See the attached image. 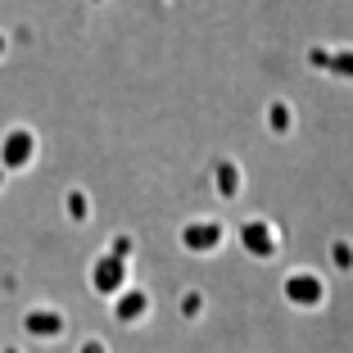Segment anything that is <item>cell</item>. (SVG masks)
<instances>
[{"label":"cell","instance_id":"16","mask_svg":"<svg viewBox=\"0 0 353 353\" xmlns=\"http://www.w3.org/2000/svg\"><path fill=\"white\" fill-rule=\"evenodd\" d=\"M82 353H104V344H100V340H86V344H82Z\"/></svg>","mask_w":353,"mask_h":353},{"label":"cell","instance_id":"18","mask_svg":"<svg viewBox=\"0 0 353 353\" xmlns=\"http://www.w3.org/2000/svg\"><path fill=\"white\" fill-rule=\"evenodd\" d=\"M0 54H5V37H0Z\"/></svg>","mask_w":353,"mask_h":353},{"label":"cell","instance_id":"1","mask_svg":"<svg viewBox=\"0 0 353 353\" xmlns=\"http://www.w3.org/2000/svg\"><path fill=\"white\" fill-rule=\"evenodd\" d=\"M32 159H37V136L28 132V127H14L5 141H0V168L10 172V168H28Z\"/></svg>","mask_w":353,"mask_h":353},{"label":"cell","instance_id":"8","mask_svg":"<svg viewBox=\"0 0 353 353\" xmlns=\"http://www.w3.org/2000/svg\"><path fill=\"white\" fill-rule=\"evenodd\" d=\"M213 186H218L222 199H236L240 195V168L231 163V159H218V163H213Z\"/></svg>","mask_w":353,"mask_h":353},{"label":"cell","instance_id":"5","mask_svg":"<svg viewBox=\"0 0 353 353\" xmlns=\"http://www.w3.org/2000/svg\"><path fill=\"white\" fill-rule=\"evenodd\" d=\"M285 299L312 308V303L326 299V290H322V281L312 276V272H290V276H285Z\"/></svg>","mask_w":353,"mask_h":353},{"label":"cell","instance_id":"10","mask_svg":"<svg viewBox=\"0 0 353 353\" xmlns=\"http://www.w3.org/2000/svg\"><path fill=\"white\" fill-rule=\"evenodd\" d=\"M290 123H294L290 104H285V100H272V109H268V127H272L276 136H285V132H290Z\"/></svg>","mask_w":353,"mask_h":353},{"label":"cell","instance_id":"11","mask_svg":"<svg viewBox=\"0 0 353 353\" xmlns=\"http://www.w3.org/2000/svg\"><path fill=\"white\" fill-rule=\"evenodd\" d=\"M331 259H335V268H340V272H353V245H349V240H335Z\"/></svg>","mask_w":353,"mask_h":353},{"label":"cell","instance_id":"7","mask_svg":"<svg viewBox=\"0 0 353 353\" xmlns=\"http://www.w3.org/2000/svg\"><path fill=\"white\" fill-rule=\"evenodd\" d=\"M114 312H118V322H127V326L141 322V317L150 312V294L141 290V285H136V290H127L123 299H118V308H114Z\"/></svg>","mask_w":353,"mask_h":353},{"label":"cell","instance_id":"3","mask_svg":"<svg viewBox=\"0 0 353 353\" xmlns=\"http://www.w3.org/2000/svg\"><path fill=\"white\" fill-rule=\"evenodd\" d=\"M176 236H181V245H186L190 254H213L227 231H222V222H186Z\"/></svg>","mask_w":353,"mask_h":353},{"label":"cell","instance_id":"12","mask_svg":"<svg viewBox=\"0 0 353 353\" xmlns=\"http://www.w3.org/2000/svg\"><path fill=\"white\" fill-rule=\"evenodd\" d=\"M331 68L340 77H353V54H331Z\"/></svg>","mask_w":353,"mask_h":353},{"label":"cell","instance_id":"6","mask_svg":"<svg viewBox=\"0 0 353 353\" xmlns=\"http://www.w3.org/2000/svg\"><path fill=\"white\" fill-rule=\"evenodd\" d=\"M63 312H54V308H32L28 317H23V331L28 335H41V340H54V335H63Z\"/></svg>","mask_w":353,"mask_h":353},{"label":"cell","instance_id":"15","mask_svg":"<svg viewBox=\"0 0 353 353\" xmlns=\"http://www.w3.org/2000/svg\"><path fill=\"white\" fill-rule=\"evenodd\" d=\"M308 63H322V68H331V54H326V50H308Z\"/></svg>","mask_w":353,"mask_h":353},{"label":"cell","instance_id":"13","mask_svg":"<svg viewBox=\"0 0 353 353\" xmlns=\"http://www.w3.org/2000/svg\"><path fill=\"white\" fill-rule=\"evenodd\" d=\"M181 308H186V317H199V308H204V299H199V290H190L186 299H181Z\"/></svg>","mask_w":353,"mask_h":353},{"label":"cell","instance_id":"9","mask_svg":"<svg viewBox=\"0 0 353 353\" xmlns=\"http://www.w3.org/2000/svg\"><path fill=\"white\" fill-rule=\"evenodd\" d=\"M63 213H68V222L82 227V222L91 218V199H86L82 190H68V195H63Z\"/></svg>","mask_w":353,"mask_h":353},{"label":"cell","instance_id":"14","mask_svg":"<svg viewBox=\"0 0 353 353\" xmlns=\"http://www.w3.org/2000/svg\"><path fill=\"white\" fill-rule=\"evenodd\" d=\"M109 254H118V259H127V254H132V236H118V240H114V250H109Z\"/></svg>","mask_w":353,"mask_h":353},{"label":"cell","instance_id":"4","mask_svg":"<svg viewBox=\"0 0 353 353\" xmlns=\"http://www.w3.org/2000/svg\"><path fill=\"white\" fill-rule=\"evenodd\" d=\"M240 245H245V250L254 254V259H272V254H276V231H272V222H245V227H240Z\"/></svg>","mask_w":353,"mask_h":353},{"label":"cell","instance_id":"2","mask_svg":"<svg viewBox=\"0 0 353 353\" xmlns=\"http://www.w3.org/2000/svg\"><path fill=\"white\" fill-rule=\"evenodd\" d=\"M123 281H127V259H118V254H104L91 268V290L95 294H118Z\"/></svg>","mask_w":353,"mask_h":353},{"label":"cell","instance_id":"19","mask_svg":"<svg viewBox=\"0 0 353 353\" xmlns=\"http://www.w3.org/2000/svg\"><path fill=\"white\" fill-rule=\"evenodd\" d=\"M5 353H19V349H5Z\"/></svg>","mask_w":353,"mask_h":353},{"label":"cell","instance_id":"17","mask_svg":"<svg viewBox=\"0 0 353 353\" xmlns=\"http://www.w3.org/2000/svg\"><path fill=\"white\" fill-rule=\"evenodd\" d=\"M0 186H5V168H0Z\"/></svg>","mask_w":353,"mask_h":353}]
</instances>
